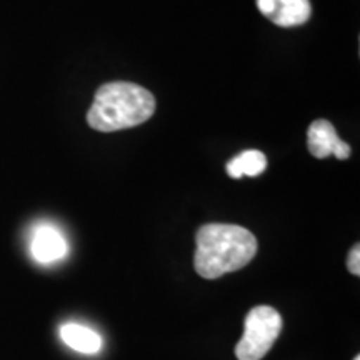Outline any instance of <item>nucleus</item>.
Listing matches in <instances>:
<instances>
[{
  "label": "nucleus",
  "instance_id": "1",
  "mask_svg": "<svg viewBox=\"0 0 360 360\" xmlns=\"http://www.w3.org/2000/svg\"><path fill=\"white\" fill-rule=\"evenodd\" d=\"M195 270L204 278H219L245 267L257 254V238L240 225L207 224L197 232Z\"/></svg>",
  "mask_w": 360,
  "mask_h": 360
},
{
  "label": "nucleus",
  "instance_id": "2",
  "mask_svg": "<svg viewBox=\"0 0 360 360\" xmlns=\"http://www.w3.org/2000/svg\"><path fill=\"white\" fill-rule=\"evenodd\" d=\"M155 112V98L147 89L130 82H112L97 90L87 122L98 132H115L141 125Z\"/></svg>",
  "mask_w": 360,
  "mask_h": 360
},
{
  "label": "nucleus",
  "instance_id": "3",
  "mask_svg": "<svg viewBox=\"0 0 360 360\" xmlns=\"http://www.w3.org/2000/svg\"><path fill=\"white\" fill-rule=\"evenodd\" d=\"M282 330V317L274 307L259 305L247 314L244 335L236 347L238 360L264 359Z\"/></svg>",
  "mask_w": 360,
  "mask_h": 360
},
{
  "label": "nucleus",
  "instance_id": "4",
  "mask_svg": "<svg viewBox=\"0 0 360 360\" xmlns=\"http://www.w3.org/2000/svg\"><path fill=\"white\" fill-rule=\"evenodd\" d=\"M309 150L310 154L317 159H326V157L334 154L337 159L345 160L350 157V146L340 141L337 135L334 125L328 120H315L309 127Z\"/></svg>",
  "mask_w": 360,
  "mask_h": 360
},
{
  "label": "nucleus",
  "instance_id": "5",
  "mask_svg": "<svg viewBox=\"0 0 360 360\" xmlns=\"http://www.w3.org/2000/svg\"><path fill=\"white\" fill-rule=\"evenodd\" d=\"M260 13L278 27H297L310 19L309 0H257Z\"/></svg>",
  "mask_w": 360,
  "mask_h": 360
},
{
  "label": "nucleus",
  "instance_id": "6",
  "mask_svg": "<svg viewBox=\"0 0 360 360\" xmlns=\"http://www.w3.org/2000/svg\"><path fill=\"white\" fill-rule=\"evenodd\" d=\"M67 242L64 236L52 225H40L35 229L32 242H30V252L32 257L39 264H53L64 259L67 255Z\"/></svg>",
  "mask_w": 360,
  "mask_h": 360
},
{
  "label": "nucleus",
  "instance_id": "7",
  "mask_svg": "<svg viewBox=\"0 0 360 360\" xmlns=\"http://www.w3.org/2000/svg\"><path fill=\"white\" fill-rule=\"evenodd\" d=\"M60 339L80 354H97L102 349V337L92 328L80 323H65L60 327Z\"/></svg>",
  "mask_w": 360,
  "mask_h": 360
},
{
  "label": "nucleus",
  "instance_id": "8",
  "mask_svg": "<svg viewBox=\"0 0 360 360\" xmlns=\"http://www.w3.org/2000/svg\"><path fill=\"white\" fill-rule=\"evenodd\" d=\"M267 167V159L262 152L259 150H247L237 155L227 164V174L232 179H240L247 175V177H257Z\"/></svg>",
  "mask_w": 360,
  "mask_h": 360
},
{
  "label": "nucleus",
  "instance_id": "9",
  "mask_svg": "<svg viewBox=\"0 0 360 360\" xmlns=\"http://www.w3.org/2000/svg\"><path fill=\"white\" fill-rule=\"evenodd\" d=\"M347 265H349L350 274H354V276H359V274H360V247L359 245H355L354 249L350 250Z\"/></svg>",
  "mask_w": 360,
  "mask_h": 360
},
{
  "label": "nucleus",
  "instance_id": "10",
  "mask_svg": "<svg viewBox=\"0 0 360 360\" xmlns=\"http://www.w3.org/2000/svg\"><path fill=\"white\" fill-rule=\"evenodd\" d=\"M354 360H360V357H359V355H357V357H355V359H354Z\"/></svg>",
  "mask_w": 360,
  "mask_h": 360
}]
</instances>
